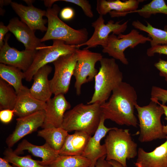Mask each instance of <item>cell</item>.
Returning a JSON list of instances; mask_svg holds the SVG:
<instances>
[{"mask_svg": "<svg viewBox=\"0 0 167 167\" xmlns=\"http://www.w3.org/2000/svg\"><path fill=\"white\" fill-rule=\"evenodd\" d=\"M137 96L134 88L122 82L113 91L109 99L100 105L102 116L120 125L137 127L138 121L134 113Z\"/></svg>", "mask_w": 167, "mask_h": 167, "instance_id": "1", "label": "cell"}, {"mask_svg": "<svg viewBox=\"0 0 167 167\" xmlns=\"http://www.w3.org/2000/svg\"><path fill=\"white\" fill-rule=\"evenodd\" d=\"M102 116L100 104L79 103L65 113L61 127L68 132L82 131L92 135L97 129Z\"/></svg>", "mask_w": 167, "mask_h": 167, "instance_id": "2", "label": "cell"}, {"mask_svg": "<svg viewBox=\"0 0 167 167\" xmlns=\"http://www.w3.org/2000/svg\"><path fill=\"white\" fill-rule=\"evenodd\" d=\"M100 62V67L94 79V92L87 104L105 103L113 90L123 81L122 73L115 59L103 58Z\"/></svg>", "mask_w": 167, "mask_h": 167, "instance_id": "3", "label": "cell"}, {"mask_svg": "<svg viewBox=\"0 0 167 167\" xmlns=\"http://www.w3.org/2000/svg\"><path fill=\"white\" fill-rule=\"evenodd\" d=\"M60 8L54 4L46 11L48 19L47 29L44 36L41 39V42L50 40L64 41L68 45H78L88 39V33L85 28L75 29L62 21L58 17Z\"/></svg>", "mask_w": 167, "mask_h": 167, "instance_id": "4", "label": "cell"}, {"mask_svg": "<svg viewBox=\"0 0 167 167\" xmlns=\"http://www.w3.org/2000/svg\"><path fill=\"white\" fill-rule=\"evenodd\" d=\"M151 101L146 106H140L137 103L135 105L140 128L139 140L142 143L167 137L163 132V125L161 121L164 109L158 101Z\"/></svg>", "mask_w": 167, "mask_h": 167, "instance_id": "5", "label": "cell"}, {"mask_svg": "<svg viewBox=\"0 0 167 167\" xmlns=\"http://www.w3.org/2000/svg\"><path fill=\"white\" fill-rule=\"evenodd\" d=\"M104 144L107 161L114 160L127 166V160L137 156V145L133 140L128 129L114 127L108 132Z\"/></svg>", "mask_w": 167, "mask_h": 167, "instance_id": "6", "label": "cell"}, {"mask_svg": "<svg viewBox=\"0 0 167 167\" xmlns=\"http://www.w3.org/2000/svg\"><path fill=\"white\" fill-rule=\"evenodd\" d=\"M75 45L66 44L59 40H53L52 45H44L36 48L37 50L33 62L28 69L24 72L25 79L31 81L36 72L42 66L53 62L60 57L75 52Z\"/></svg>", "mask_w": 167, "mask_h": 167, "instance_id": "7", "label": "cell"}, {"mask_svg": "<svg viewBox=\"0 0 167 167\" xmlns=\"http://www.w3.org/2000/svg\"><path fill=\"white\" fill-rule=\"evenodd\" d=\"M151 38L140 34L135 29H132L126 34L122 33L117 36L112 34L109 35L106 46L103 48L102 52L107 54L115 59L119 60L122 63L127 65L129 62L124 53L125 50L128 48L133 49L140 44L150 42Z\"/></svg>", "mask_w": 167, "mask_h": 167, "instance_id": "8", "label": "cell"}, {"mask_svg": "<svg viewBox=\"0 0 167 167\" xmlns=\"http://www.w3.org/2000/svg\"><path fill=\"white\" fill-rule=\"evenodd\" d=\"M76 52L78 59L73 76L75 80L74 87L76 93L79 96L82 85L94 79L98 71L95 67L96 64L103 57L101 54L92 52L88 49L77 48Z\"/></svg>", "mask_w": 167, "mask_h": 167, "instance_id": "9", "label": "cell"}, {"mask_svg": "<svg viewBox=\"0 0 167 167\" xmlns=\"http://www.w3.org/2000/svg\"><path fill=\"white\" fill-rule=\"evenodd\" d=\"M78 59L76 51L63 55L53 62L54 67L53 77L50 80L53 94H65L68 91L72 76Z\"/></svg>", "mask_w": 167, "mask_h": 167, "instance_id": "10", "label": "cell"}, {"mask_svg": "<svg viewBox=\"0 0 167 167\" xmlns=\"http://www.w3.org/2000/svg\"><path fill=\"white\" fill-rule=\"evenodd\" d=\"M129 21L127 20L120 24L121 21H114L110 20L105 24L103 15H99L97 19L92 23V26L94 28V32L91 37L85 43L76 46L77 48L84 45L87 46L84 48H89L100 45L102 48L105 47L108 42L109 34L119 35L124 32L127 27Z\"/></svg>", "mask_w": 167, "mask_h": 167, "instance_id": "11", "label": "cell"}, {"mask_svg": "<svg viewBox=\"0 0 167 167\" xmlns=\"http://www.w3.org/2000/svg\"><path fill=\"white\" fill-rule=\"evenodd\" d=\"M4 44L0 49V63L17 68L25 72L29 68L34 60L37 50L25 49L19 51L11 47L8 41L10 35L6 36Z\"/></svg>", "mask_w": 167, "mask_h": 167, "instance_id": "12", "label": "cell"}, {"mask_svg": "<svg viewBox=\"0 0 167 167\" xmlns=\"http://www.w3.org/2000/svg\"><path fill=\"white\" fill-rule=\"evenodd\" d=\"M45 118L44 110L17 118L14 130L6 139V143L8 147L11 148L23 137L36 131L39 127H41Z\"/></svg>", "mask_w": 167, "mask_h": 167, "instance_id": "13", "label": "cell"}, {"mask_svg": "<svg viewBox=\"0 0 167 167\" xmlns=\"http://www.w3.org/2000/svg\"><path fill=\"white\" fill-rule=\"evenodd\" d=\"M71 107L64 94L54 95L46 102L45 120L41 127H61L65 114Z\"/></svg>", "mask_w": 167, "mask_h": 167, "instance_id": "14", "label": "cell"}, {"mask_svg": "<svg viewBox=\"0 0 167 167\" xmlns=\"http://www.w3.org/2000/svg\"><path fill=\"white\" fill-rule=\"evenodd\" d=\"M11 5L21 20L32 30H40L42 32L46 31L45 26L48 21L44 19L46 11L35 7L32 5L27 6L12 2Z\"/></svg>", "mask_w": 167, "mask_h": 167, "instance_id": "15", "label": "cell"}, {"mask_svg": "<svg viewBox=\"0 0 167 167\" xmlns=\"http://www.w3.org/2000/svg\"><path fill=\"white\" fill-rule=\"evenodd\" d=\"M105 120L102 115L97 129L93 136L91 137L82 155L91 162L90 167H95L98 160L106 155L105 146V144L101 145V142L109 131L114 127L108 128L106 127L104 124Z\"/></svg>", "mask_w": 167, "mask_h": 167, "instance_id": "16", "label": "cell"}, {"mask_svg": "<svg viewBox=\"0 0 167 167\" xmlns=\"http://www.w3.org/2000/svg\"><path fill=\"white\" fill-rule=\"evenodd\" d=\"M141 0H120L107 1L97 0L96 9L100 15H104L109 13L111 17L124 16L132 11L138 9Z\"/></svg>", "mask_w": 167, "mask_h": 167, "instance_id": "17", "label": "cell"}, {"mask_svg": "<svg viewBox=\"0 0 167 167\" xmlns=\"http://www.w3.org/2000/svg\"><path fill=\"white\" fill-rule=\"evenodd\" d=\"M7 26L17 39L24 45L25 50H36V48L45 45L35 35V31L18 18L11 19Z\"/></svg>", "mask_w": 167, "mask_h": 167, "instance_id": "18", "label": "cell"}, {"mask_svg": "<svg viewBox=\"0 0 167 167\" xmlns=\"http://www.w3.org/2000/svg\"><path fill=\"white\" fill-rule=\"evenodd\" d=\"M166 141L152 151L138 149L136 167H167V137Z\"/></svg>", "mask_w": 167, "mask_h": 167, "instance_id": "19", "label": "cell"}, {"mask_svg": "<svg viewBox=\"0 0 167 167\" xmlns=\"http://www.w3.org/2000/svg\"><path fill=\"white\" fill-rule=\"evenodd\" d=\"M17 98L14 109V114L19 117L31 115L45 110L46 102L36 99L30 93L25 86L17 94Z\"/></svg>", "mask_w": 167, "mask_h": 167, "instance_id": "20", "label": "cell"}, {"mask_svg": "<svg viewBox=\"0 0 167 167\" xmlns=\"http://www.w3.org/2000/svg\"><path fill=\"white\" fill-rule=\"evenodd\" d=\"M52 67L47 65L39 69L34 74L33 84L29 89L31 94L40 101L46 102L53 94L48 76L51 73Z\"/></svg>", "mask_w": 167, "mask_h": 167, "instance_id": "21", "label": "cell"}, {"mask_svg": "<svg viewBox=\"0 0 167 167\" xmlns=\"http://www.w3.org/2000/svg\"><path fill=\"white\" fill-rule=\"evenodd\" d=\"M27 150L33 155L40 157L39 163L44 166H49L59 156L58 151L54 150L46 142L42 145H35L24 139L19 143L14 152L19 155Z\"/></svg>", "mask_w": 167, "mask_h": 167, "instance_id": "22", "label": "cell"}, {"mask_svg": "<svg viewBox=\"0 0 167 167\" xmlns=\"http://www.w3.org/2000/svg\"><path fill=\"white\" fill-rule=\"evenodd\" d=\"M92 135L82 131L69 134L61 149L60 156L82 155Z\"/></svg>", "mask_w": 167, "mask_h": 167, "instance_id": "23", "label": "cell"}, {"mask_svg": "<svg viewBox=\"0 0 167 167\" xmlns=\"http://www.w3.org/2000/svg\"><path fill=\"white\" fill-rule=\"evenodd\" d=\"M68 134V132L61 127H48L37 132L38 136L43 138L51 148L57 151L62 148Z\"/></svg>", "mask_w": 167, "mask_h": 167, "instance_id": "24", "label": "cell"}, {"mask_svg": "<svg viewBox=\"0 0 167 167\" xmlns=\"http://www.w3.org/2000/svg\"><path fill=\"white\" fill-rule=\"evenodd\" d=\"M0 77L12 86L17 94L25 86L22 83L25 79L24 72L15 67L0 63Z\"/></svg>", "mask_w": 167, "mask_h": 167, "instance_id": "25", "label": "cell"}, {"mask_svg": "<svg viewBox=\"0 0 167 167\" xmlns=\"http://www.w3.org/2000/svg\"><path fill=\"white\" fill-rule=\"evenodd\" d=\"M145 25L139 20L134 21L132 25L135 28L147 32L151 38L150 42L151 46L158 45L167 44V25L164 26L163 30L153 27L150 23L146 21Z\"/></svg>", "mask_w": 167, "mask_h": 167, "instance_id": "26", "label": "cell"}, {"mask_svg": "<svg viewBox=\"0 0 167 167\" xmlns=\"http://www.w3.org/2000/svg\"><path fill=\"white\" fill-rule=\"evenodd\" d=\"M17 94L11 85L0 78V109H13L15 106Z\"/></svg>", "mask_w": 167, "mask_h": 167, "instance_id": "27", "label": "cell"}, {"mask_svg": "<svg viewBox=\"0 0 167 167\" xmlns=\"http://www.w3.org/2000/svg\"><path fill=\"white\" fill-rule=\"evenodd\" d=\"M3 154L4 158L12 163L13 165L17 167H49L41 165L38 161L32 159L30 155L19 156L10 148H6Z\"/></svg>", "mask_w": 167, "mask_h": 167, "instance_id": "28", "label": "cell"}, {"mask_svg": "<svg viewBox=\"0 0 167 167\" xmlns=\"http://www.w3.org/2000/svg\"><path fill=\"white\" fill-rule=\"evenodd\" d=\"M90 161L82 155L60 156L49 165V167H90Z\"/></svg>", "mask_w": 167, "mask_h": 167, "instance_id": "29", "label": "cell"}, {"mask_svg": "<svg viewBox=\"0 0 167 167\" xmlns=\"http://www.w3.org/2000/svg\"><path fill=\"white\" fill-rule=\"evenodd\" d=\"M137 13L145 18H150L152 15L157 13L167 15V5L164 0H152L143 5L140 9L130 13Z\"/></svg>", "mask_w": 167, "mask_h": 167, "instance_id": "30", "label": "cell"}, {"mask_svg": "<svg viewBox=\"0 0 167 167\" xmlns=\"http://www.w3.org/2000/svg\"><path fill=\"white\" fill-rule=\"evenodd\" d=\"M151 100L160 101L163 105H165L167 102V90L156 86H153L151 89Z\"/></svg>", "mask_w": 167, "mask_h": 167, "instance_id": "31", "label": "cell"}, {"mask_svg": "<svg viewBox=\"0 0 167 167\" xmlns=\"http://www.w3.org/2000/svg\"><path fill=\"white\" fill-rule=\"evenodd\" d=\"M59 1L71 3L76 5L81 8L86 16L90 18H92L94 16L91 6L88 0H62Z\"/></svg>", "mask_w": 167, "mask_h": 167, "instance_id": "32", "label": "cell"}, {"mask_svg": "<svg viewBox=\"0 0 167 167\" xmlns=\"http://www.w3.org/2000/svg\"><path fill=\"white\" fill-rule=\"evenodd\" d=\"M156 54L167 55V44L151 46L147 49L146 54L148 57L153 56Z\"/></svg>", "mask_w": 167, "mask_h": 167, "instance_id": "33", "label": "cell"}, {"mask_svg": "<svg viewBox=\"0 0 167 167\" xmlns=\"http://www.w3.org/2000/svg\"><path fill=\"white\" fill-rule=\"evenodd\" d=\"M14 109H4L0 110V120L2 123L7 124L9 123L12 120L15 115Z\"/></svg>", "mask_w": 167, "mask_h": 167, "instance_id": "34", "label": "cell"}, {"mask_svg": "<svg viewBox=\"0 0 167 167\" xmlns=\"http://www.w3.org/2000/svg\"><path fill=\"white\" fill-rule=\"evenodd\" d=\"M154 66L159 71L160 75L164 77L167 82V61L160 59L155 63Z\"/></svg>", "mask_w": 167, "mask_h": 167, "instance_id": "35", "label": "cell"}, {"mask_svg": "<svg viewBox=\"0 0 167 167\" xmlns=\"http://www.w3.org/2000/svg\"><path fill=\"white\" fill-rule=\"evenodd\" d=\"M60 16L62 19L65 20H70L74 17L75 12L74 10L69 7L63 8L60 11Z\"/></svg>", "mask_w": 167, "mask_h": 167, "instance_id": "36", "label": "cell"}, {"mask_svg": "<svg viewBox=\"0 0 167 167\" xmlns=\"http://www.w3.org/2000/svg\"><path fill=\"white\" fill-rule=\"evenodd\" d=\"M9 31L7 26L5 25L3 23H0V49L3 45L4 42V36Z\"/></svg>", "mask_w": 167, "mask_h": 167, "instance_id": "37", "label": "cell"}, {"mask_svg": "<svg viewBox=\"0 0 167 167\" xmlns=\"http://www.w3.org/2000/svg\"><path fill=\"white\" fill-rule=\"evenodd\" d=\"M106 156H103L97 161L95 167H113L108 161L105 159Z\"/></svg>", "mask_w": 167, "mask_h": 167, "instance_id": "38", "label": "cell"}, {"mask_svg": "<svg viewBox=\"0 0 167 167\" xmlns=\"http://www.w3.org/2000/svg\"><path fill=\"white\" fill-rule=\"evenodd\" d=\"M9 162L5 158H0V167H17L14 165H11Z\"/></svg>", "mask_w": 167, "mask_h": 167, "instance_id": "39", "label": "cell"}, {"mask_svg": "<svg viewBox=\"0 0 167 167\" xmlns=\"http://www.w3.org/2000/svg\"><path fill=\"white\" fill-rule=\"evenodd\" d=\"M160 104L164 109V114L165 116V119L167 122V106L165 105H163L160 103ZM163 131L164 133L167 135V123L166 125L163 126Z\"/></svg>", "mask_w": 167, "mask_h": 167, "instance_id": "40", "label": "cell"}, {"mask_svg": "<svg viewBox=\"0 0 167 167\" xmlns=\"http://www.w3.org/2000/svg\"><path fill=\"white\" fill-rule=\"evenodd\" d=\"M108 161L113 167H127L124 166L120 163L114 160H112Z\"/></svg>", "mask_w": 167, "mask_h": 167, "instance_id": "41", "label": "cell"}, {"mask_svg": "<svg viewBox=\"0 0 167 167\" xmlns=\"http://www.w3.org/2000/svg\"><path fill=\"white\" fill-rule=\"evenodd\" d=\"M12 1L11 0H0L1 6H2L4 5L11 4Z\"/></svg>", "mask_w": 167, "mask_h": 167, "instance_id": "42", "label": "cell"}, {"mask_svg": "<svg viewBox=\"0 0 167 167\" xmlns=\"http://www.w3.org/2000/svg\"><path fill=\"white\" fill-rule=\"evenodd\" d=\"M28 5V6H31L32 5V3L33 2V0H24Z\"/></svg>", "mask_w": 167, "mask_h": 167, "instance_id": "43", "label": "cell"}]
</instances>
